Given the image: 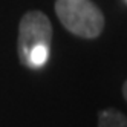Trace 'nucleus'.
<instances>
[{
	"instance_id": "f257e3e1",
	"label": "nucleus",
	"mask_w": 127,
	"mask_h": 127,
	"mask_svg": "<svg viewBox=\"0 0 127 127\" xmlns=\"http://www.w3.org/2000/svg\"><path fill=\"white\" fill-rule=\"evenodd\" d=\"M55 12L69 32L83 38H96L104 28V15L90 0H57Z\"/></svg>"
},
{
	"instance_id": "f03ea898",
	"label": "nucleus",
	"mask_w": 127,
	"mask_h": 127,
	"mask_svg": "<svg viewBox=\"0 0 127 127\" xmlns=\"http://www.w3.org/2000/svg\"><path fill=\"white\" fill-rule=\"evenodd\" d=\"M52 40V25L46 14L41 11L26 12L19 26V40H17V51L22 64H28V57L32 49L38 46L51 48Z\"/></svg>"
},
{
	"instance_id": "7ed1b4c3",
	"label": "nucleus",
	"mask_w": 127,
	"mask_h": 127,
	"mask_svg": "<svg viewBox=\"0 0 127 127\" xmlns=\"http://www.w3.org/2000/svg\"><path fill=\"white\" fill-rule=\"evenodd\" d=\"M98 127H127V116L116 109H104L98 113Z\"/></svg>"
},
{
	"instance_id": "20e7f679",
	"label": "nucleus",
	"mask_w": 127,
	"mask_h": 127,
	"mask_svg": "<svg viewBox=\"0 0 127 127\" xmlns=\"http://www.w3.org/2000/svg\"><path fill=\"white\" fill-rule=\"evenodd\" d=\"M123 95H124L126 101H127V81H126V83H124V86H123Z\"/></svg>"
}]
</instances>
